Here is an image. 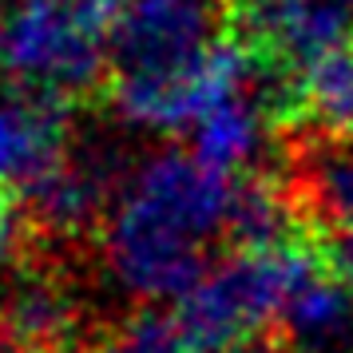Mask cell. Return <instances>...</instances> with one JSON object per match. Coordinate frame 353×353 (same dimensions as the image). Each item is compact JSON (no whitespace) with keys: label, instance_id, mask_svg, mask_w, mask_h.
<instances>
[{"label":"cell","instance_id":"obj_5","mask_svg":"<svg viewBox=\"0 0 353 353\" xmlns=\"http://www.w3.org/2000/svg\"><path fill=\"white\" fill-rule=\"evenodd\" d=\"M230 40L258 72L298 80L337 44L353 40V0H230Z\"/></svg>","mask_w":353,"mask_h":353},{"label":"cell","instance_id":"obj_16","mask_svg":"<svg viewBox=\"0 0 353 353\" xmlns=\"http://www.w3.org/2000/svg\"><path fill=\"white\" fill-rule=\"evenodd\" d=\"M0 72H4V20H0Z\"/></svg>","mask_w":353,"mask_h":353},{"label":"cell","instance_id":"obj_10","mask_svg":"<svg viewBox=\"0 0 353 353\" xmlns=\"http://www.w3.org/2000/svg\"><path fill=\"white\" fill-rule=\"evenodd\" d=\"M0 334L24 353H64L72 341V298L44 274H20L0 302Z\"/></svg>","mask_w":353,"mask_h":353},{"label":"cell","instance_id":"obj_17","mask_svg":"<svg viewBox=\"0 0 353 353\" xmlns=\"http://www.w3.org/2000/svg\"><path fill=\"white\" fill-rule=\"evenodd\" d=\"M0 337H4V334H0Z\"/></svg>","mask_w":353,"mask_h":353},{"label":"cell","instance_id":"obj_11","mask_svg":"<svg viewBox=\"0 0 353 353\" xmlns=\"http://www.w3.org/2000/svg\"><path fill=\"white\" fill-rule=\"evenodd\" d=\"M270 123L274 112L258 99L254 83L230 96L226 103H219L214 112L191 131V151L199 159H207L210 167H219L226 175H239V171H250L262 151H266V139H270Z\"/></svg>","mask_w":353,"mask_h":353},{"label":"cell","instance_id":"obj_7","mask_svg":"<svg viewBox=\"0 0 353 353\" xmlns=\"http://www.w3.org/2000/svg\"><path fill=\"white\" fill-rule=\"evenodd\" d=\"M68 151L64 103L40 96H0V203H20Z\"/></svg>","mask_w":353,"mask_h":353},{"label":"cell","instance_id":"obj_15","mask_svg":"<svg viewBox=\"0 0 353 353\" xmlns=\"http://www.w3.org/2000/svg\"><path fill=\"white\" fill-rule=\"evenodd\" d=\"M325 258H330V266L353 286V226H341L337 230L334 242L325 246Z\"/></svg>","mask_w":353,"mask_h":353},{"label":"cell","instance_id":"obj_14","mask_svg":"<svg viewBox=\"0 0 353 353\" xmlns=\"http://www.w3.org/2000/svg\"><path fill=\"white\" fill-rule=\"evenodd\" d=\"M92 353H191L175 314H135Z\"/></svg>","mask_w":353,"mask_h":353},{"label":"cell","instance_id":"obj_2","mask_svg":"<svg viewBox=\"0 0 353 353\" xmlns=\"http://www.w3.org/2000/svg\"><path fill=\"white\" fill-rule=\"evenodd\" d=\"M325 250L305 239L282 246H234L175 302V321L191 353H270L266 334L278 330L294 286Z\"/></svg>","mask_w":353,"mask_h":353},{"label":"cell","instance_id":"obj_3","mask_svg":"<svg viewBox=\"0 0 353 353\" xmlns=\"http://www.w3.org/2000/svg\"><path fill=\"white\" fill-rule=\"evenodd\" d=\"M123 0H17L4 17V72L52 103L83 96L112 64Z\"/></svg>","mask_w":353,"mask_h":353},{"label":"cell","instance_id":"obj_8","mask_svg":"<svg viewBox=\"0 0 353 353\" xmlns=\"http://www.w3.org/2000/svg\"><path fill=\"white\" fill-rule=\"evenodd\" d=\"M278 334L294 353H341L353 345V286L321 258L294 286Z\"/></svg>","mask_w":353,"mask_h":353},{"label":"cell","instance_id":"obj_4","mask_svg":"<svg viewBox=\"0 0 353 353\" xmlns=\"http://www.w3.org/2000/svg\"><path fill=\"white\" fill-rule=\"evenodd\" d=\"M254 83V60L234 40H214L183 64L159 72H128L112 76L115 115L139 131L179 135L194 131L219 103Z\"/></svg>","mask_w":353,"mask_h":353},{"label":"cell","instance_id":"obj_1","mask_svg":"<svg viewBox=\"0 0 353 353\" xmlns=\"http://www.w3.org/2000/svg\"><path fill=\"white\" fill-rule=\"evenodd\" d=\"M239 183L194 151L163 147L128 175L103 250L115 282L143 302H179L210 270L207 250L230 239Z\"/></svg>","mask_w":353,"mask_h":353},{"label":"cell","instance_id":"obj_12","mask_svg":"<svg viewBox=\"0 0 353 353\" xmlns=\"http://www.w3.org/2000/svg\"><path fill=\"white\" fill-rule=\"evenodd\" d=\"M294 115L325 139L353 135V40L325 52L294 80Z\"/></svg>","mask_w":353,"mask_h":353},{"label":"cell","instance_id":"obj_9","mask_svg":"<svg viewBox=\"0 0 353 353\" xmlns=\"http://www.w3.org/2000/svg\"><path fill=\"white\" fill-rule=\"evenodd\" d=\"M112 159H103L99 151H83V155L68 151L60 167H52L20 199V207L28 214V223L40 230L76 234L103 210V199L112 191Z\"/></svg>","mask_w":353,"mask_h":353},{"label":"cell","instance_id":"obj_13","mask_svg":"<svg viewBox=\"0 0 353 353\" xmlns=\"http://www.w3.org/2000/svg\"><path fill=\"white\" fill-rule=\"evenodd\" d=\"M305 194L325 219H334L337 226H353V135L350 139H321L310 151Z\"/></svg>","mask_w":353,"mask_h":353},{"label":"cell","instance_id":"obj_6","mask_svg":"<svg viewBox=\"0 0 353 353\" xmlns=\"http://www.w3.org/2000/svg\"><path fill=\"white\" fill-rule=\"evenodd\" d=\"M214 0H123L112 32V72H159L214 44Z\"/></svg>","mask_w":353,"mask_h":353}]
</instances>
